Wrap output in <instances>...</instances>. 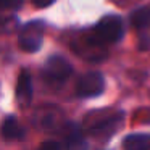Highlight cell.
<instances>
[{"label":"cell","mask_w":150,"mask_h":150,"mask_svg":"<svg viewBox=\"0 0 150 150\" xmlns=\"http://www.w3.org/2000/svg\"><path fill=\"white\" fill-rule=\"evenodd\" d=\"M94 34L103 44H116L124 36V23L118 15H107L95 24Z\"/></svg>","instance_id":"2"},{"label":"cell","mask_w":150,"mask_h":150,"mask_svg":"<svg viewBox=\"0 0 150 150\" xmlns=\"http://www.w3.org/2000/svg\"><path fill=\"white\" fill-rule=\"evenodd\" d=\"M23 0H0V10L2 8H18Z\"/></svg>","instance_id":"13"},{"label":"cell","mask_w":150,"mask_h":150,"mask_svg":"<svg viewBox=\"0 0 150 150\" xmlns=\"http://www.w3.org/2000/svg\"><path fill=\"white\" fill-rule=\"evenodd\" d=\"M16 28V20L13 16L0 18V34H8Z\"/></svg>","instance_id":"12"},{"label":"cell","mask_w":150,"mask_h":150,"mask_svg":"<svg viewBox=\"0 0 150 150\" xmlns=\"http://www.w3.org/2000/svg\"><path fill=\"white\" fill-rule=\"evenodd\" d=\"M31 2H33V5L37 8H47V7H50L55 0H31Z\"/></svg>","instance_id":"14"},{"label":"cell","mask_w":150,"mask_h":150,"mask_svg":"<svg viewBox=\"0 0 150 150\" xmlns=\"http://www.w3.org/2000/svg\"><path fill=\"white\" fill-rule=\"evenodd\" d=\"M107 44H103L97 36L92 33L82 34L73 42V50L79 57L86 58L87 62H103L107 57Z\"/></svg>","instance_id":"1"},{"label":"cell","mask_w":150,"mask_h":150,"mask_svg":"<svg viewBox=\"0 0 150 150\" xmlns=\"http://www.w3.org/2000/svg\"><path fill=\"white\" fill-rule=\"evenodd\" d=\"M123 147L127 150H144L150 147V136L149 134H129L124 137Z\"/></svg>","instance_id":"10"},{"label":"cell","mask_w":150,"mask_h":150,"mask_svg":"<svg viewBox=\"0 0 150 150\" xmlns=\"http://www.w3.org/2000/svg\"><path fill=\"white\" fill-rule=\"evenodd\" d=\"M16 100L20 107H28L33 100V79L28 71H21L16 81Z\"/></svg>","instance_id":"8"},{"label":"cell","mask_w":150,"mask_h":150,"mask_svg":"<svg viewBox=\"0 0 150 150\" xmlns=\"http://www.w3.org/2000/svg\"><path fill=\"white\" fill-rule=\"evenodd\" d=\"M89 120H92L89 123V132L94 136H111L113 132H116L120 127L121 121H123V115H108V116H98V113L91 115Z\"/></svg>","instance_id":"7"},{"label":"cell","mask_w":150,"mask_h":150,"mask_svg":"<svg viewBox=\"0 0 150 150\" xmlns=\"http://www.w3.org/2000/svg\"><path fill=\"white\" fill-rule=\"evenodd\" d=\"M105 89V79L98 71H89L79 78L76 84V94L82 98L97 97Z\"/></svg>","instance_id":"6"},{"label":"cell","mask_w":150,"mask_h":150,"mask_svg":"<svg viewBox=\"0 0 150 150\" xmlns=\"http://www.w3.org/2000/svg\"><path fill=\"white\" fill-rule=\"evenodd\" d=\"M33 123L37 129L45 131V132H53L65 127V116L58 108L53 107H42L37 108L33 116Z\"/></svg>","instance_id":"4"},{"label":"cell","mask_w":150,"mask_h":150,"mask_svg":"<svg viewBox=\"0 0 150 150\" xmlns=\"http://www.w3.org/2000/svg\"><path fill=\"white\" fill-rule=\"evenodd\" d=\"M131 24L137 29H145L150 26V8L149 7H142L137 8L131 13Z\"/></svg>","instance_id":"11"},{"label":"cell","mask_w":150,"mask_h":150,"mask_svg":"<svg viewBox=\"0 0 150 150\" xmlns=\"http://www.w3.org/2000/svg\"><path fill=\"white\" fill-rule=\"evenodd\" d=\"M2 134L7 140H21L24 137V129L15 116H8L2 124Z\"/></svg>","instance_id":"9"},{"label":"cell","mask_w":150,"mask_h":150,"mask_svg":"<svg viewBox=\"0 0 150 150\" xmlns=\"http://www.w3.org/2000/svg\"><path fill=\"white\" fill-rule=\"evenodd\" d=\"M44 149H62V144L55 142V140H47V142H42Z\"/></svg>","instance_id":"15"},{"label":"cell","mask_w":150,"mask_h":150,"mask_svg":"<svg viewBox=\"0 0 150 150\" xmlns=\"http://www.w3.org/2000/svg\"><path fill=\"white\" fill-rule=\"evenodd\" d=\"M42 73H44V79L50 86H60L71 76L73 66L65 57L53 55L45 62Z\"/></svg>","instance_id":"3"},{"label":"cell","mask_w":150,"mask_h":150,"mask_svg":"<svg viewBox=\"0 0 150 150\" xmlns=\"http://www.w3.org/2000/svg\"><path fill=\"white\" fill-rule=\"evenodd\" d=\"M44 40V24L40 21H31L21 29L18 36V44L24 52L34 53L40 49Z\"/></svg>","instance_id":"5"}]
</instances>
